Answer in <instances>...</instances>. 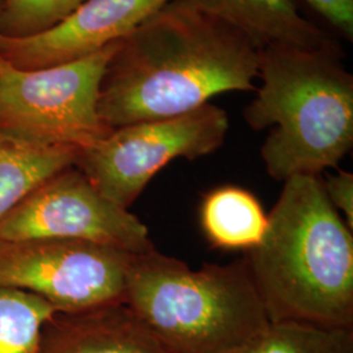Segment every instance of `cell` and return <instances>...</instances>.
Segmentation results:
<instances>
[{"instance_id":"7c38bea8","label":"cell","mask_w":353,"mask_h":353,"mask_svg":"<svg viewBox=\"0 0 353 353\" xmlns=\"http://www.w3.org/2000/svg\"><path fill=\"white\" fill-rule=\"evenodd\" d=\"M201 221L214 248L250 250L265 234L267 214L252 192L224 186L205 195Z\"/></svg>"},{"instance_id":"8992f818","label":"cell","mask_w":353,"mask_h":353,"mask_svg":"<svg viewBox=\"0 0 353 353\" xmlns=\"http://www.w3.org/2000/svg\"><path fill=\"white\" fill-rule=\"evenodd\" d=\"M228 128L227 112L208 102L174 118L115 128L79 152L75 166L105 198L128 210L157 172L176 159L214 153Z\"/></svg>"},{"instance_id":"2e32d148","label":"cell","mask_w":353,"mask_h":353,"mask_svg":"<svg viewBox=\"0 0 353 353\" xmlns=\"http://www.w3.org/2000/svg\"><path fill=\"white\" fill-rule=\"evenodd\" d=\"M84 0H4L0 36L26 38L59 24Z\"/></svg>"},{"instance_id":"7a4b0ae2","label":"cell","mask_w":353,"mask_h":353,"mask_svg":"<svg viewBox=\"0 0 353 353\" xmlns=\"http://www.w3.org/2000/svg\"><path fill=\"white\" fill-rule=\"evenodd\" d=\"M352 232L321 176L284 181L262 240L245 255L271 323L353 327Z\"/></svg>"},{"instance_id":"ac0fdd59","label":"cell","mask_w":353,"mask_h":353,"mask_svg":"<svg viewBox=\"0 0 353 353\" xmlns=\"http://www.w3.org/2000/svg\"><path fill=\"white\" fill-rule=\"evenodd\" d=\"M323 189L328 201L335 210L344 214V221L353 230V174L339 170L336 174H330L322 179Z\"/></svg>"},{"instance_id":"277c9868","label":"cell","mask_w":353,"mask_h":353,"mask_svg":"<svg viewBox=\"0 0 353 353\" xmlns=\"http://www.w3.org/2000/svg\"><path fill=\"white\" fill-rule=\"evenodd\" d=\"M125 303L170 353H237L270 323L245 256L191 270L156 249L138 254Z\"/></svg>"},{"instance_id":"4fadbf2b","label":"cell","mask_w":353,"mask_h":353,"mask_svg":"<svg viewBox=\"0 0 353 353\" xmlns=\"http://www.w3.org/2000/svg\"><path fill=\"white\" fill-rule=\"evenodd\" d=\"M79 152L41 147L0 134V217L30 190L76 164Z\"/></svg>"},{"instance_id":"30bf717a","label":"cell","mask_w":353,"mask_h":353,"mask_svg":"<svg viewBox=\"0 0 353 353\" xmlns=\"http://www.w3.org/2000/svg\"><path fill=\"white\" fill-rule=\"evenodd\" d=\"M34 353H170L126 303L55 313L43 325Z\"/></svg>"},{"instance_id":"d6986e66","label":"cell","mask_w":353,"mask_h":353,"mask_svg":"<svg viewBox=\"0 0 353 353\" xmlns=\"http://www.w3.org/2000/svg\"><path fill=\"white\" fill-rule=\"evenodd\" d=\"M3 8H4V0H0V17H1V12H3Z\"/></svg>"},{"instance_id":"8fae6325","label":"cell","mask_w":353,"mask_h":353,"mask_svg":"<svg viewBox=\"0 0 353 353\" xmlns=\"http://www.w3.org/2000/svg\"><path fill=\"white\" fill-rule=\"evenodd\" d=\"M190 1L203 12L239 30L258 50L270 46L341 50L336 39L299 12L293 0Z\"/></svg>"},{"instance_id":"52a82bcc","label":"cell","mask_w":353,"mask_h":353,"mask_svg":"<svg viewBox=\"0 0 353 353\" xmlns=\"http://www.w3.org/2000/svg\"><path fill=\"white\" fill-rule=\"evenodd\" d=\"M135 255L90 241H0V288L38 296L58 313L125 303Z\"/></svg>"},{"instance_id":"9a60e30c","label":"cell","mask_w":353,"mask_h":353,"mask_svg":"<svg viewBox=\"0 0 353 353\" xmlns=\"http://www.w3.org/2000/svg\"><path fill=\"white\" fill-rule=\"evenodd\" d=\"M50 303L24 290L0 288V353H34Z\"/></svg>"},{"instance_id":"5bb4252c","label":"cell","mask_w":353,"mask_h":353,"mask_svg":"<svg viewBox=\"0 0 353 353\" xmlns=\"http://www.w3.org/2000/svg\"><path fill=\"white\" fill-rule=\"evenodd\" d=\"M237 353H353V327L270 322Z\"/></svg>"},{"instance_id":"ba28073f","label":"cell","mask_w":353,"mask_h":353,"mask_svg":"<svg viewBox=\"0 0 353 353\" xmlns=\"http://www.w3.org/2000/svg\"><path fill=\"white\" fill-rule=\"evenodd\" d=\"M90 241L131 254L154 250L135 214L110 202L75 165L51 176L0 217V241Z\"/></svg>"},{"instance_id":"e0dca14e","label":"cell","mask_w":353,"mask_h":353,"mask_svg":"<svg viewBox=\"0 0 353 353\" xmlns=\"http://www.w3.org/2000/svg\"><path fill=\"white\" fill-rule=\"evenodd\" d=\"M341 37L353 39V0H303Z\"/></svg>"},{"instance_id":"5b68a950","label":"cell","mask_w":353,"mask_h":353,"mask_svg":"<svg viewBox=\"0 0 353 353\" xmlns=\"http://www.w3.org/2000/svg\"><path fill=\"white\" fill-rule=\"evenodd\" d=\"M121 41L70 63L20 70L0 57V134L81 152L113 130L99 114L105 71Z\"/></svg>"},{"instance_id":"6da1fadb","label":"cell","mask_w":353,"mask_h":353,"mask_svg":"<svg viewBox=\"0 0 353 353\" xmlns=\"http://www.w3.org/2000/svg\"><path fill=\"white\" fill-rule=\"evenodd\" d=\"M259 50L190 0H170L126 38L102 79L99 114L112 128L190 113L221 93L254 90Z\"/></svg>"},{"instance_id":"9c48e42d","label":"cell","mask_w":353,"mask_h":353,"mask_svg":"<svg viewBox=\"0 0 353 353\" xmlns=\"http://www.w3.org/2000/svg\"><path fill=\"white\" fill-rule=\"evenodd\" d=\"M170 0H84L59 24L36 36H0V57L20 70L83 59L126 38Z\"/></svg>"},{"instance_id":"3957f363","label":"cell","mask_w":353,"mask_h":353,"mask_svg":"<svg viewBox=\"0 0 353 353\" xmlns=\"http://www.w3.org/2000/svg\"><path fill=\"white\" fill-rule=\"evenodd\" d=\"M341 58V50H259L262 85L243 118L255 131L272 127L261 156L279 182L335 169L352 150L353 76Z\"/></svg>"}]
</instances>
